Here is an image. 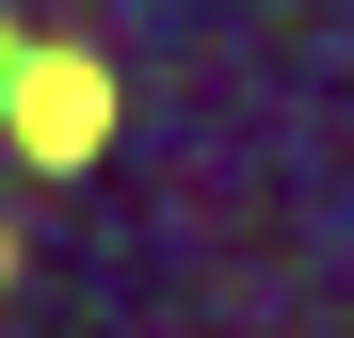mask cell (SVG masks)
<instances>
[{
	"label": "cell",
	"mask_w": 354,
	"mask_h": 338,
	"mask_svg": "<svg viewBox=\"0 0 354 338\" xmlns=\"http://www.w3.org/2000/svg\"><path fill=\"white\" fill-rule=\"evenodd\" d=\"M113 48H81V32H32L17 48V81H0V145H17V178H81V161L113 145Z\"/></svg>",
	"instance_id": "cell-1"
},
{
	"label": "cell",
	"mask_w": 354,
	"mask_h": 338,
	"mask_svg": "<svg viewBox=\"0 0 354 338\" xmlns=\"http://www.w3.org/2000/svg\"><path fill=\"white\" fill-rule=\"evenodd\" d=\"M0 290H17V209H0Z\"/></svg>",
	"instance_id": "cell-2"
},
{
	"label": "cell",
	"mask_w": 354,
	"mask_h": 338,
	"mask_svg": "<svg viewBox=\"0 0 354 338\" xmlns=\"http://www.w3.org/2000/svg\"><path fill=\"white\" fill-rule=\"evenodd\" d=\"M17 48H32V32H17V17H0V81H17Z\"/></svg>",
	"instance_id": "cell-3"
}]
</instances>
